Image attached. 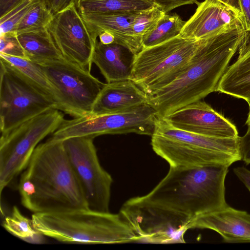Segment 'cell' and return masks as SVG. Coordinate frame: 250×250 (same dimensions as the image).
<instances>
[{
  "label": "cell",
  "instance_id": "d590c367",
  "mask_svg": "<svg viewBox=\"0 0 250 250\" xmlns=\"http://www.w3.org/2000/svg\"><path fill=\"white\" fill-rule=\"evenodd\" d=\"M99 41L104 44H109L115 42V37L110 32L104 31L98 36Z\"/></svg>",
  "mask_w": 250,
  "mask_h": 250
},
{
  "label": "cell",
  "instance_id": "603a6c76",
  "mask_svg": "<svg viewBox=\"0 0 250 250\" xmlns=\"http://www.w3.org/2000/svg\"><path fill=\"white\" fill-rule=\"evenodd\" d=\"M2 225L8 232L24 241L34 244L44 241V236L34 228L32 219L24 216L16 206L13 207Z\"/></svg>",
  "mask_w": 250,
  "mask_h": 250
},
{
  "label": "cell",
  "instance_id": "7a4b0ae2",
  "mask_svg": "<svg viewBox=\"0 0 250 250\" xmlns=\"http://www.w3.org/2000/svg\"><path fill=\"white\" fill-rule=\"evenodd\" d=\"M246 32L240 20L199 43L185 70L171 83L147 95V104L163 118L217 91L218 83Z\"/></svg>",
  "mask_w": 250,
  "mask_h": 250
},
{
  "label": "cell",
  "instance_id": "8fae6325",
  "mask_svg": "<svg viewBox=\"0 0 250 250\" xmlns=\"http://www.w3.org/2000/svg\"><path fill=\"white\" fill-rule=\"evenodd\" d=\"M93 139L77 137L62 141L88 208L108 212L113 180L100 163Z\"/></svg>",
  "mask_w": 250,
  "mask_h": 250
},
{
  "label": "cell",
  "instance_id": "277c9868",
  "mask_svg": "<svg viewBox=\"0 0 250 250\" xmlns=\"http://www.w3.org/2000/svg\"><path fill=\"white\" fill-rule=\"evenodd\" d=\"M31 219L38 231L60 242L98 244L139 241L138 236L119 213L87 208L36 213Z\"/></svg>",
  "mask_w": 250,
  "mask_h": 250
},
{
  "label": "cell",
  "instance_id": "9a60e30c",
  "mask_svg": "<svg viewBox=\"0 0 250 250\" xmlns=\"http://www.w3.org/2000/svg\"><path fill=\"white\" fill-rule=\"evenodd\" d=\"M188 229L214 230L225 243H250V214L228 206L196 217Z\"/></svg>",
  "mask_w": 250,
  "mask_h": 250
},
{
  "label": "cell",
  "instance_id": "6da1fadb",
  "mask_svg": "<svg viewBox=\"0 0 250 250\" xmlns=\"http://www.w3.org/2000/svg\"><path fill=\"white\" fill-rule=\"evenodd\" d=\"M228 167H170L166 176L146 195L127 200L119 213L139 241L184 243L196 217L224 208Z\"/></svg>",
  "mask_w": 250,
  "mask_h": 250
},
{
  "label": "cell",
  "instance_id": "d6a6232c",
  "mask_svg": "<svg viewBox=\"0 0 250 250\" xmlns=\"http://www.w3.org/2000/svg\"><path fill=\"white\" fill-rule=\"evenodd\" d=\"M245 30L250 31V0H239Z\"/></svg>",
  "mask_w": 250,
  "mask_h": 250
},
{
  "label": "cell",
  "instance_id": "4fadbf2b",
  "mask_svg": "<svg viewBox=\"0 0 250 250\" xmlns=\"http://www.w3.org/2000/svg\"><path fill=\"white\" fill-rule=\"evenodd\" d=\"M161 119L175 128L196 134L220 138L239 137L234 124L201 100Z\"/></svg>",
  "mask_w": 250,
  "mask_h": 250
},
{
  "label": "cell",
  "instance_id": "4dcf8cb0",
  "mask_svg": "<svg viewBox=\"0 0 250 250\" xmlns=\"http://www.w3.org/2000/svg\"><path fill=\"white\" fill-rule=\"evenodd\" d=\"M46 4L54 14L63 9L75 0H44Z\"/></svg>",
  "mask_w": 250,
  "mask_h": 250
},
{
  "label": "cell",
  "instance_id": "cb8c5ba5",
  "mask_svg": "<svg viewBox=\"0 0 250 250\" xmlns=\"http://www.w3.org/2000/svg\"><path fill=\"white\" fill-rule=\"evenodd\" d=\"M186 21L176 13L166 14L155 29L142 40L143 49L160 44L179 35Z\"/></svg>",
  "mask_w": 250,
  "mask_h": 250
},
{
  "label": "cell",
  "instance_id": "ba28073f",
  "mask_svg": "<svg viewBox=\"0 0 250 250\" xmlns=\"http://www.w3.org/2000/svg\"><path fill=\"white\" fill-rule=\"evenodd\" d=\"M0 61L1 134L47 110L57 109L52 99L26 76L4 60Z\"/></svg>",
  "mask_w": 250,
  "mask_h": 250
},
{
  "label": "cell",
  "instance_id": "ac0fdd59",
  "mask_svg": "<svg viewBox=\"0 0 250 250\" xmlns=\"http://www.w3.org/2000/svg\"><path fill=\"white\" fill-rule=\"evenodd\" d=\"M136 54L127 47L113 42H95L92 62L100 69L107 83L130 80Z\"/></svg>",
  "mask_w": 250,
  "mask_h": 250
},
{
  "label": "cell",
  "instance_id": "52a82bcc",
  "mask_svg": "<svg viewBox=\"0 0 250 250\" xmlns=\"http://www.w3.org/2000/svg\"><path fill=\"white\" fill-rule=\"evenodd\" d=\"M60 110L52 108L36 116L0 139V192L27 167L39 143L54 133L64 121Z\"/></svg>",
  "mask_w": 250,
  "mask_h": 250
},
{
  "label": "cell",
  "instance_id": "7c38bea8",
  "mask_svg": "<svg viewBox=\"0 0 250 250\" xmlns=\"http://www.w3.org/2000/svg\"><path fill=\"white\" fill-rule=\"evenodd\" d=\"M47 28L63 57L90 71L96 41L92 38L75 2L55 13Z\"/></svg>",
  "mask_w": 250,
  "mask_h": 250
},
{
  "label": "cell",
  "instance_id": "30bf717a",
  "mask_svg": "<svg viewBox=\"0 0 250 250\" xmlns=\"http://www.w3.org/2000/svg\"><path fill=\"white\" fill-rule=\"evenodd\" d=\"M157 118L155 109L146 103L122 112L64 120L49 139L62 141L73 137L94 138L104 134L127 133L151 136Z\"/></svg>",
  "mask_w": 250,
  "mask_h": 250
},
{
  "label": "cell",
  "instance_id": "9c48e42d",
  "mask_svg": "<svg viewBox=\"0 0 250 250\" xmlns=\"http://www.w3.org/2000/svg\"><path fill=\"white\" fill-rule=\"evenodd\" d=\"M37 63L57 91L59 110L74 118L90 115L105 83L64 58Z\"/></svg>",
  "mask_w": 250,
  "mask_h": 250
},
{
  "label": "cell",
  "instance_id": "2e32d148",
  "mask_svg": "<svg viewBox=\"0 0 250 250\" xmlns=\"http://www.w3.org/2000/svg\"><path fill=\"white\" fill-rule=\"evenodd\" d=\"M141 11L94 13L81 14L94 41L104 31L111 33L115 42L120 44L136 54L142 49V42L133 34L132 25Z\"/></svg>",
  "mask_w": 250,
  "mask_h": 250
},
{
  "label": "cell",
  "instance_id": "1f68e13d",
  "mask_svg": "<svg viewBox=\"0 0 250 250\" xmlns=\"http://www.w3.org/2000/svg\"><path fill=\"white\" fill-rule=\"evenodd\" d=\"M233 172L250 192V170L245 167H238L233 169Z\"/></svg>",
  "mask_w": 250,
  "mask_h": 250
},
{
  "label": "cell",
  "instance_id": "8992f818",
  "mask_svg": "<svg viewBox=\"0 0 250 250\" xmlns=\"http://www.w3.org/2000/svg\"><path fill=\"white\" fill-rule=\"evenodd\" d=\"M200 40L179 35L136 54L130 80L147 95L174 81L186 69Z\"/></svg>",
  "mask_w": 250,
  "mask_h": 250
},
{
  "label": "cell",
  "instance_id": "e575fe53",
  "mask_svg": "<svg viewBox=\"0 0 250 250\" xmlns=\"http://www.w3.org/2000/svg\"><path fill=\"white\" fill-rule=\"evenodd\" d=\"M19 0H0V16L5 15Z\"/></svg>",
  "mask_w": 250,
  "mask_h": 250
},
{
  "label": "cell",
  "instance_id": "5bb4252c",
  "mask_svg": "<svg viewBox=\"0 0 250 250\" xmlns=\"http://www.w3.org/2000/svg\"><path fill=\"white\" fill-rule=\"evenodd\" d=\"M196 3L195 13L186 21L179 35L184 38L204 39L242 20L219 0H205Z\"/></svg>",
  "mask_w": 250,
  "mask_h": 250
},
{
  "label": "cell",
  "instance_id": "4316f807",
  "mask_svg": "<svg viewBox=\"0 0 250 250\" xmlns=\"http://www.w3.org/2000/svg\"><path fill=\"white\" fill-rule=\"evenodd\" d=\"M42 0H19L5 15L0 18V35H17L15 30L23 17Z\"/></svg>",
  "mask_w": 250,
  "mask_h": 250
},
{
  "label": "cell",
  "instance_id": "d4e9b609",
  "mask_svg": "<svg viewBox=\"0 0 250 250\" xmlns=\"http://www.w3.org/2000/svg\"><path fill=\"white\" fill-rule=\"evenodd\" d=\"M54 14L44 0L35 5L21 20L16 27L17 35L38 31L47 27Z\"/></svg>",
  "mask_w": 250,
  "mask_h": 250
},
{
  "label": "cell",
  "instance_id": "836d02e7",
  "mask_svg": "<svg viewBox=\"0 0 250 250\" xmlns=\"http://www.w3.org/2000/svg\"><path fill=\"white\" fill-rule=\"evenodd\" d=\"M219 0L230 8L244 21L239 0Z\"/></svg>",
  "mask_w": 250,
  "mask_h": 250
},
{
  "label": "cell",
  "instance_id": "e0dca14e",
  "mask_svg": "<svg viewBox=\"0 0 250 250\" xmlns=\"http://www.w3.org/2000/svg\"><path fill=\"white\" fill-rule=\"evenodd\" d=\"M147 94L131 80L107 83L89 116L114 113L147 103Z\"/></svg>",
  "mask_w": 250,
  "mask_h": 250
},
{
  "label": "cell",
  "instance_id": "7402d4cb",
  "mask_svg": "<svg viewBox=\"0 0 250 250\" xmlns=\"http://www.w3.org/2000/svg\"><path fill=\"white\" fill-rule=\"evenodd\" d=\"M0 59L8 63L26 76L55 102L59 110L57 90L37 63L24 58L0 53Z\"/></svg>",
  "mask_w": 250,
  "mask_h": 250
},
{
  "label": "cell",
  "instance_id": "d6986e66",
  "mask_svg": "<svg viewBox=\"0 0 250 250\" xmlns=\"http://www.w3.org/2000/svg\"><path fill=\"white\" fill-rule=\"evenodd\" d=\"M238 56L221 77L217 91L246 101L250 107V31H246Z\"/></svg>",
  "mask_w": 250,
  "mask_h": 250
},
{
  "label": "cell",
  "instance_id": "484cf974",
  "mask_svg": "<svg viewBox=\"0 0 250 250\" xmlns=\"http://www.w3.org/2000/svg\"><path fill=\"white\" fill-rule=\"evenodd\" d=\"M166 14L156 4L151 8L140 11L134 19L132 25L134 36L142 43L143 38L155 29Z\"/></svg>",
  "mask_w": 250,
  "mask_h": 250
},
{
  "label": "cell",
  "instance_id": "83f0119b",
  "mask_svg": "<svg viewBox=\"0 0 250 250\" xmlns=\"http://www.w3.org/2000/svg\"><path fill=\"white\" fill-rule=\"evenodd\" d=\"M0 53L25 59L24 51L17 35L14 34L0 35Z\"/></svg>",
  "mask_w": 250,
  "mask_h": 250
},
{
  "label": "cell",
  "instance_id": "44dd1931",
  "mask_svg": "<svg viewBox=\"0 0 250 250\" xmlns=\"http://www.w3.org/2000/svg\"><path fill=\"white\" fill-rule=\"evenodd\" d=\"M75 3L81 14L143 11L155 5L153 0H75Z\"/></svg>",
  "mask_w": 250,
  "mask_h": 250
},
{
  "label": "cell",
  "instance_id": "f1b7e54d",
  "mask_svg": "<svg viewBox=\"0 0 250 250\" xmlns=\"http://www.w3.org/2000/svg\"><path fill=\"white\" fill-rule=\"evenodd\" d=\"M166 14L181 6L191 4L197 2V0H153Z\"/></svg>",
  "mask_w": 250,
  "mask_h": 250
},
{
  "label": "cell",
  "instance_id": "f546056e",
  "mask_svg": "<svg viewBox=\"0 0 250 250\" xmlns=\"http://www.w3.org/2000/svg\"><path fill=\"white\" fill-rule=\"evenodd\" d=\"M238 144L241 160L246 165L250 164V129L248 128L246 133L238 137Z\"/></svg>",
  "mask_w": 250,
  "mask_h": 250
},
{
  "label": "cell",
  "instance_id": "3957f363",
  "mask_svg": "<svg viewBox=\"0 0 250 250\" xmlns=\"http://www.w3.org/2000/svg\"><path fill=\"white\" fill-rule=\"evenodd\" d=\"M18 188L22 205L33 213L88 208L62 141L38 145Z\"/></svg>",
  "mask_w": 250,
  "mask_h": 250
},
{
  "label": "cell",
  "instance_id": "8d00e7d4",
  "mask_svg": "<svg viewBox=\"0 0 250 250\" xmlns=\"http://www.w3.org/2000/svg\"><path fill=\"white\" fill-rule=\"evenodd\" d=\"M246 124L248 126V128L250 129V111L248 114V117L247 118V120L246 121Z\"/></svg>",
  "mask_w": 250,
  "mask_h": 250
},
{
  "label": "cell",
  "instance_id": "5b68a950",
  "mask_svg": "<svg viewBox=\"0 0 250 250\" xmlns=\"http://www.w3.org/2000/svg\"><path fill=\"white\" fill-rule=\"evenodd\" d=\"M238 137L220 138L196 134L175 128L158 118L151 145L153 151L170 167H229L241 160Z\"/></svg>",
  "mask_w": 250,
  "mask_h": 250
},
{
  "label": "cell",
  "instance_id": "ffe728a7",
  "mask_svg": "<svg viewBox=\"0 0 250 250\" xmlns=\"http://www.w3.org/2000/svg\"><path fill=\"white\" fill-rule=\"evenodd\" d=\"M25 59L36 63L64 58L57 48L47 28L17 35Z\"/></svg>",
  "mask_w": 250,
  "mask_h": 250
}]
</instances>
